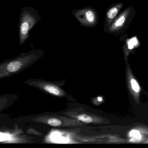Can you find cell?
Returning <instances> with one entry per match:
<instances>
[{
	"label": "cell",
	"instance_id": "7",
	"mask_svg": "<svg viewBox=\"0 0 148 148\" xmlns=\"http://www.w3.org/2000/svg\"><path fill=\"white\" fill-rule=\"evenodd\" d=\"M78 119L85 123H90L92 121V119L90 116L86 115H81L77 117Z\"/></svg>",
	"mask_w": 148,
	"mask_h": 148
},
{
	"label": "cell",
	"instance_id": "1",
	"mask_svg": "<svg viewBox=\"0 0 148 148\" xmlns=\"http://www.w3.org/2000/svg\"><path fill=\"white\" fill-rule=\"evenodd\" d=\"M44 55L42 50H34L0 63V80L23 72L34 64Z\"/></svg>",
	"mask_w": 148,
	"mask_h": 148
},
{
	"label": "cell",
	"instance_id": "4",
	"mask_svg": "<svg viewBox=\"0 0 148 148\" xmlns=\"http://www.w3.org/2000/svg\"><path fill=\"white\" fill-rule=\"evenodd\" d=\"M18 97L15 94L0 95V112L12 106L18 100Z\"/></svg>",
	"mask_w": 148,
	"mask_h": 148
},
{
	"label": "cell",
	"instance_id": "2",
	"mask_svg": "<svg viewBox=\"0 0 148 148\" xmlns=\"http://www.w3.org/2000/svg\"><path fill=\"white\" fill-rule=\"evenodd\" d=\"M37 11L32 7L21 10L19 19V43L23 45L30 37V32L40 19Z\"/></svg>",
	"mask_w": 148,
	"mask_h": 148
},
{
	"label": "cell",
	"instance_id": "3",
	"mask_svg": "<svg viewBox=\"0 0 148 148\" xmlns=\"http://www.w3.org/2000/svg\"><path fill=\"white\" fill-rule=\"evenodd\" d=\"M75 15L78 20L85 25H91L96 22V14L93 11L90 9L78 11L75 14Z\"/></svg>",
	"mask_w": 148,
	"mask_h": 148
},
{
	"label": "cell",
	"instance_id": "5",
	"mask_svg": "<svg viewBox=\"0 0 148 148\" xmlns=\"http://www.w3.org/2000/svg\"><path fill=\"white\" fill-rule=\"evenodd\" d=\"M129 9H126L124 12L122 13L113 22L110 27V30L112 32H114L120 29L124 25L129 15Z\"/></svg>",
	"mask_w": 148,
	"mask_h": 148
},
{
	"label": "cell",
	"instance_id": "9",
	"mask_svg": "<svg viewBox=\"0 0 148 148\" xmlns=\"http://www.w3.org/2000/svg\"><path fill=\"white\" fill-rule=\"evenodd\" d=\"M98 99L99 101H102V99L101 98V97H99L98 98Z\"/></svg>",
	"mask_w": 148,
	"mask_h": 148
},
{
	"label": "cell",
	"instance_id": "6",
	"mask_svg": "<svg viewBox=\"0 0 148 148\" xmlns=\"http://www.w3.org/2000/svg\"><path fill=\"white\" fill-rule=\"evenodd\" d=\"M122 5H117L116 6L113 7L109 10L107 12V17L109 22H111L113 19L115 18L118 13L119 10L121 9Z\"/></svg>",
	"mask_w": 148,
	"mask_h": 148
},
{
	"label": "cell",
	"instance_id": "8",
	"mask_svg": "<svg viewBox=\"0 0 148 148\" xmlns=\"http://www.w3.org/2000/svg\"><path fill=\"white\" fill-rule=\"evenodd\" d=\"M131 83L132 87L134 91L136 92H139L140 90V87L139 85L137 83L136 79H131Z\"/></svg>",
	"mask_w": 148,
	"mask_h": 148
}]
</instances>
